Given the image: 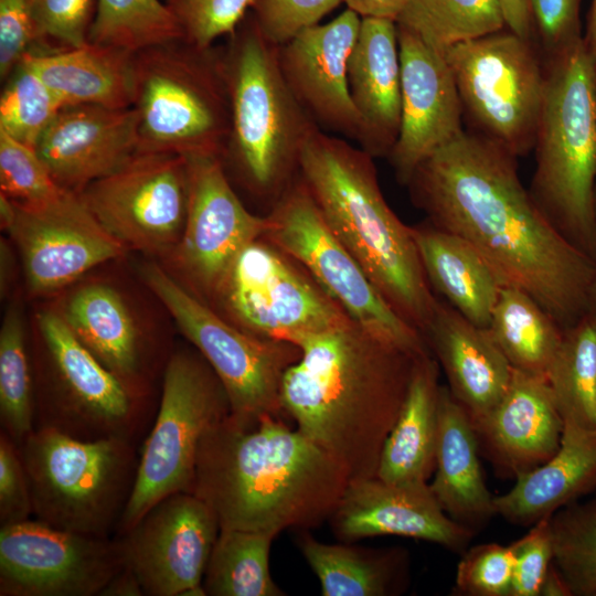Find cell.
Returning a JSON list of instances; mask_svg holds the SVG:
<instances>
[{"label":"cell","mask_w":596,"mask_h":596,"mask_svg":"<svg viewBox=\"0 0 596 596\" xmlns=\"http://www.w3.org/2000/svg\"><path fill=\"white\" fill-rule=\"evenodd\" d=\"M343 0H254L252 14L264 36L283 45L306 28L320 23Z\"/></svg>","instance_id":"bcb514c9"},{"label":"cell","mask_w":596,"mask_h":596,"mask_svg":"<svg viewBox=\"0 0 596 596\" xmlns=\"http://www.w3.org/2000/svg\"><path fill=\"white\" fill-rule=\"evenodd\" d=\"M61 316L93 355L135 395L147 400L150 363L128 306L113 287L89 284L65 301Z\"/></svg>","instance_id":"4316f807"},{"label":"cell","mask_w":596,"mask_h":596,"mask_svg":"<svg viewBox=\"0 0 596 596\" xmlns=\"http://www.w3.org/2000/svg\"><path fill=\"white\" fill-rule=\"evenodd\" d=\"M514 557L511 546L482 543L462 552L454 592L464 596H510Z\"/></svg>","instance_id":"f6af8a7d"},{"label":"cell","mask_w":596,"mask_h":596,"mask_svg":"<svg viewBox=\"0 0 596 596\" xmlns=\"http://www.w3.org/2000/svg\"><path fill=\"white\" fill-rule=\"evenodd\" d=\"M545 381L563 422L596 432V316L564 329Z\"/></svg>","instance_id":"e575fe53"},{"label":"cell","mask_w":596,"mask_h":596,"mask_svg":"<svg viewBox=\"0 0 596 596\" xmlns=\"http://www.w3.org/2000/svg\"><path fill=\"white\" fill-rule=\"evenodd\" d=\"M78 194L125 248L171 256L188 215V160L171 152H137Z\"/></svg>","instance_id":"9a60e30c"},{"label":"cell","mask_w":596,"mask_h":596,"mask_svg":"<svg viewBox=\"0 0 596 596\" xmlns=\"http://www.w3.org/2000/svg\"><path fill=\"white\" fill-rule=\"evenodd\" d=\"M579 4L581 0H530L533 25L538 29L547 57L583 39Z\"/></svg>","instance_id":"f907efd6"},{"label":"cell","mask_w":596,"mask_h":596,"mask_svg":"<svg viewBox=\"0 0 596 596\" xmlns=\"http://www.w3.org/2000/svg\"><path fill=\"white\" fill-rule=\"evenodd\" d=\"M596 488V432L564 422L557 451L494 496L496 513L518 525H533Z\"/></svg>","instance_id":"83f0119b"},{"label":"cell","mask_w":596,"mask_h":596,"mask_svg":"<svg viewBox=\"0 0 596 596\" xmlns=\"http://www.w3.org/2000/svg\"><path fill=\"white\" fill-rule=\"evenodd\" d=\"M540 596H572L567 583L553 562L543 579Z\"/></svg>","instance_id":"11a10c76"},{"label":"cell","mask_w":596,"mask_h":596,"mask_svg":"<svg viewBox=\"0 0 596 596\" xmlns=\"http://www.w3.org/2000/svg\"><path fill=\"white\" fill-rule=\"evenodd\" d=\"M35 150L62 189L79 193L138 152L136 115L131 107L65 105Z\"/></svg>","instance_id":"603a6c76"},{"label":"cell","mask_w":596,"mask_h":596,"mask_svg":"<svg viewBox=\"0 0 596 596\" xmlns=\"http://www.w3.org/2000/svg\"><path fill=\"white\" fill-rule=\"evenodd\" d=\"M220 530L211 508L181 491L159 500L114 538L143 596H206L202 583Z\"/></svg>","instance_id":"e0dca14e"},{"label":"cell","mask_w":596,"mask_h":596,"mask_svg":"<svg viewBox=\"0 0 596 596\" xmlns=\"http://www.w3.org/2000/svg\"><path fill=\"white\" fill-rule=\"evenodd\" d=\"M411 0H343L347 8L361 18L372 17L397 21Z\"/></svg>","instance_id":"f5cc1de1"},{"label":"cell","mask_w":596,"mask_h":596,"mask_svg":"<svg viewBox=\"0 0 596 596\" xmlns=\"http://www.w3.org/2000/svg\"><path fill=\"white\" fill-rule=\"evenodd\" d=\"M443 51L473 132L515 158L533 150L546 72L531 41L503 29Z\"/></svg>","instance_id":"7c38bea8"},{"label":"cell","mask_w":596,"mask_h":596,"mask_svg":"<svg viewBox=\"0 0 596 596\" xmlns=\"http://www.w3.org/2000/svg\"><path fill=\"white\" fill-rule=\"evenodd\" d=\"M140 276L216 374L235 423L248 428L267 416L284 418L281 383L301 356L297 345L230 323L157 264H143Z\"/></svg>","instance_id":"30bf717a"},{"label":"cell","mask_w":596,"mask_h":596,"mask_svg":"<svg viewBox=\"0 0 596 596\" xmlns=\"http://www.w3.org/2000/svg\"><path fill=\"white\" fill-rule=\"evenodd\" d=\"M373 160L345 138L317 129L301 152L299 177L331 231L384 299L423 332L438 297L426 277L412 226L387 204Z\"/></svg>","instance_id":"277c9868"},{"label":"cell","mask_w":596,"mask_h":596,"mask_svg":"<svg viewBox=\"0 0 596 596\" xmlns=\"http://www.w3.org/2000/svg\"><path fill=\"white\" fill-rule=\"evenodd\" d=\"M530 194L575 246L596 257V62L584 40L547 57Z\"/></svg>","instance_id":"8992f818"},{"label":"cell","mask_w":596,"mask_h":596,"mask_svg":"<svg viewBox=\"0 0 596 596\" xmlns=\"http://www.w3.org/2000/svg\"><path fill=\"white\" fill-rule=\"evenodd\" d=\"M267 217L269 226L263 238L300 265L354 322L415 356L430 353L422 332L391 307L331 231L300 177Z\"/></svg>","instance_id":"4fadbf2b"},{"label":"cell","mask_w":596,"mask_h":596,"mask_svg":"<svg viewBox=\"0 0 596 596\" xmlns=\"http://www.w3.org/2000/svg\"><path fill=\"white\" fill-rule=\"evenodd\" d=\"M550 519L538 521L510 545L514 557L510 596H540L543 579L553 562Z\"/></svg>","instance_id":"7dc6e473"},{"label":"cell","mask_w":596,"mask_h":596,"mask_svg":"<svg viewBox=\"0 0 596 596\" xmlns=\"http://www.w3.org/2000/svg\"><path fill=\"white\" fill-rule=\"evenodd\" d=\"M21 64L64 105L131 106L134 53L127 50L88 42L64 50H34Z\"/></svg>","instance_id":"f546056e"},{"label":"cell","mask_w":596,"mask_h":596,"mask_svg":"<svg viewBox=\"0 0 596 596\" xmlns=\"http://www.w3.org/2000/svg\"><path fill=\"white\" fill-rule=\"evenodd\" d=\"M594 274L588 294V309L587 311L596 316V257L594 259Z\"/></svg>","instance_id":"680465c9"},{"label":"cell","mask_w":596,"mask_h":596,"mask_svg":"<svg viewBox=\"0 0 596 596\" xmlns=\"http://www.w3.org/2000/svg\"><path fill=\"white\" fill-rule=\"evenodd\" d=\"M278 46L249 11L222 47L231 120L221 159L270 209L299 177L304 147L320 129L288 87Z\"/></svg>","instance_id":"5b68a950"},{"label":"cell","mask_w":596,"mask_h":596,"mask_svg":"<svg viewBox=\"0 0 596 596\" xmlns=\"http://www.w3.org/2000/svg\"><path fill=\"white\" fill-rule=\"evenodd\" d=\"M99 596H143V592L135 574L124 565Z\"/></svg>","instance_id":"db71d44e"},{"label":"cell","mask_w":596,"mask_h":596,"mask_svg":"<svg viewBox=\"0 0 596 596\" xmlns=\"http://www.w3.org/2000/svg\"><path fill=\"white\" fill-rule=\"evenodd\" d=\"M0 257H1V292H6L8 290V286L10 283V276L12 272V256L10 248L3 240H1V246H0Z\"/></svg>","instance_id":"9f6ffc18"},{"label":"cell","mask_w":596,"mask_h":596,"mask_svg":"<svg viewBox=\"0 0 596 596\" xmlns=\"http://www.w3.org/2000/svg\"><path fill=\"white\" fill-rule=\"evenodd\" d=\"M323 596H389L402 592L406 578L403 550H365L328 544L304 533L298 540Z\"/></svg>","instance_id":"d6a6232c"},{"label":"cell","mask_w":596,"mask_h":596,"mask_svg":"<svg viewBox=\"0 0 596 596\" xmlns=\"http://www.w3.org/2000/svg\"><path fill=\"white\" fill-rule=\"evenodd\" d=\"M360 24L361 17L347 8L278 46L283 75L301 107L321 130L356 143L361 124L350 96L348 64Z\"/></svg>","instance_id":"44dd1931"},{"label":"cell","mask_w":596,"mask_h":596,"mask_svg":"<svg viewBox=\"0 0 596 596\" xmlns=\"http://www.w3.org/2000/svg\"><path fill=\"white\" fill-rule=\"evenodd\" d=\"M0 424L19 446L34 430V381L20 307L11 305L0 329Z\"/></svg>","instance_id":"74e56055"},{"label":"cell","mask_w":596,"mask_h":596,"mask_svg":"<svg viewBox=\"0 0 596 596\" xmlns=\"http://www.w3.org/2000/svg\"><path fill=\"white\" fill-rule=\"evenodd\" d=\"M35 148L0 130V193L18 202H41L63 192Z\"/></svg>","instance_id":"b9f144b4"},{"label":"cell","mask_w":596,"mask_h":596,"mask_svg":"<svg viewBox=\"0 0 596 596\" xmlns=\"http://www.w3.org/2000/svg\"><path fill=\"white\" fill-rule=\"evenodd\" d=\"M275 245L259 238L235 258L214 298L236 327L299 345L351 319Z\"/></svg>","instance_id":"5bb4252c"},{"label":"cell","mask_w":596,"mask_h":596,"mask_svg":"<svg viewBox=\"0 0 596 596\" xmlns=\"http://www.w3.org/2000/svg\"><path fill=\"white\" fill-rule=\"evenodd\" d=\"M190 196L182 237L170 256L191 285L214 297L238 254L268 230L234 191L219 156H185Z\"/></svg>","instance_id":"d6986e66"},{"label":"cell","mask_w":596,"mask_h":596,"mask_svg":"<svg viewBox=\"0 0 596 596\" xmlns=\"http://www.w3.org/2000/svg\"><path fill=\"white\" fill-rule=\"evenodd\" d=\"M348 83L360 117L359 147L373 158H387L401 128V63L395 21L361 18L349 58Z\"/></svg>","instance_id":"484cf974"},{"label":"cell","mask_w":596,"mask_h":596,"mask_svg":"<svg viewBox=\"0 0 596 596\" xmlns=\"http://www.w3.org/2000/svg\"><path fill=\"white\" fill-rule=\"evenodd\" d=\"M63 106L49 86L20 64L4 81L0 97V130L35 148Z\"/></svg>","instance_id":"60d3db41"},{"label":"cell","mask_w":596,"mask_h":596,"mask_svg":"<svg viewBox=\"0 0 596 596\" xmlns=\"http://www.w3.org/2000/svg\"><path fill=\"white\" fill-rule=\"evenodd\" d=\"M177 39L180 28L159 0H98L88 41L135 53Z\"/></svg>","instance_id":"f35d334b"},{"label":"cell","mask_w":596,"mask_h":596,"mask_svg":"<svg viewBox=\"0 0 596 596\" xmlns=\"http://www.w3.org/2000/svg\"><path fill=\"white\" fill-rule=\"evenodd\" d=\"M396 24L440 50L507 26L499 0H411Z\"/></svg>","instance_id":"8d00e7d4"},{"label":"cell","mask_w":596,"mask_h":596,"mask_svg":"<svg viewBox=\"0 0 596 596\" xmlns=\"http://www.w3.org/2000/svg\"><path fill=\"white\" fill-rule=\"evenodd\" d=\"M43 363L34 381V429L79 440L120 437L141 443L152 422L135 395L77 339L60 312H39Z\"/></svg>","instance_id":"9c48e42d"},{"label":"cell","mask_w":596,"mask_h":596,"mask_svg":"<svg viewBox=\"0 0 596 596\" xmlns=\"http://www.w3.org/2000/svg\"><path fill=\"white\" fill-rule=\"evenodd\" d=\"M98 0H32L38 42L34 50L56 51L87 44Z\"/></svg>","instance_id":"7bdbcfd3"},{"label":"cell","mask_w":596,"mask_h":596,"mask_svg":"<svg viewBox=\"0 0 596 596\" xmlns=\"http://www.w3.org/2000/svg\"><path fill=\"white\" fill-rule=\"evenodd\" d=\"M299 349L300 359L283 377L286 415L339 462L350 481L376 477L421 356L375 338L352 319L310 337Z\"/></svg>","instance_id":"7a4b0ae2"},{"label":"cell","mask_w":596,"mask_h":596,"mask_svg":"<svg viewBox=\"0 0 596 596\" xmlns=\"http://www.w3.org/2000/svg\"><path fill=\"white\" fill-rule=\"evenodd\" d=\"M349 481L330 454L283 417L246 428L227 415L200 443L191 492L220 529L277 535L329 520Z\"/></svg>","instance_id":"3957f363"},{"label":"cell","mask_w":596,"mask_h":596,"mask_svg":"<svg viewBox=\"0 0 596 596\" xmlns=\"http://www.w3.org/2000/svg\"><path fill=\"white\" fill-rule=\"evenodd\" d=\"M433 290L472 323L487 328L502 281L467 241L425 222L412 226Z\"/></svg>","instance_id":"4dcf8cb0"},{"label":"cell","mask_w":596,"mask_h":596,"mask_svg":"<svg viewBox=\"0 0 596 596\" xmlns=\"http://www.w3.org/2000/svg\"><path fill=\"white\" fill-rule=\"evenodd\" d=\"M505 25L519 36L530 40L533 32V19L530 0H499Z\"/></svg>","instance_id":"816d5d0a"},{"label":"cell","mask_w":596,"mask_h":596,"mask_svg":"<svg viewBox=\"0 0 596 596\" xmlns=\"http://www.w3.org/2000/svg\"><path fill=\"white\" fill-rule=\"evenodd\" d=\"M401 128L387 159L406 185L417 166L462 128V105L444 51L397 24Z\"/></svg>","instance_id":"ffe728a7"},{"label":"cell","mask_w":596,"mask_h":596,"mask_svg":"<svg viewBox=\"0 0 596 596\" xmlns=\"http://www.w3.org/2000/svg\"><path fill=\"white\" fill-rule=\"evenodd\" d=\"M130 107L138 152L222 158L231 120L222 47L177 39L135 52Z\"/></svg>","instance_id":"52a82bcc"},{"label":"cell","mask_w":596,"mask_h":596,"mask_svg":"<svg viewBox=\"0 0 596 596\" xmlns=\"http://www.w3.org/2000/svg\"><path fill=\"white\" fill-rule=\"evenodd\" d=\"M486 329L512 369L545 379L565 328L528 292L502 286Z\"/></svg>","instance_id":"836d02e7"},{"label":"cell","mask_w":596,"mask_h":596,"mask_svg":"<svg viewBox=\"0 0 596 596\" xmlns=\"http://www.w3.org/2000/svg\"><path fill=\"white\" fill-rule=\"evenodd\" d=\"M274 533L221 529L204 577L206 596H283L269 570Z\"/></svg>","instance_id":"d590c367"},{"label":"cell","mask_w":596,"mask_h":596,"mask_svg":"<svg viewBox=\"0 0 596 596\" xmlns=\"http://www.w3.org/2000/svg\"><path fill=\"white\" fill-rule=\"evenodd\" d=\"M18 448L33 519L68 532L115 536L134 490L140 443L120 437L79 440L35 428Z\"/></svg>","instance_id":"ba28073f"},{"label":"cell","mask_w":596,"mask_h":596,"mask_svg":"<svg viewBox=\"0 0 596 596\" xmlns=\"http://www.w3.org/2000/svg\"><path fill=\"white\" fill-rule=\"evenodd\" d=\"M124 567L117 540L35 519L0 528V596H99Z\"/></svg>","instance_id":"2e32d148"},{"label":"cell","mask_w":596,"mask_h":596,"mask_svg":"<svg viewBox=\"0 0 596 596\" xmlns=\"http://www.w3.org/2000/svg\"><path fill=\"white\" fill-rule=\"evenodd\" d=\"M227 415V395L202 354L172 352L163 369L158 409L141 444L134 490L115 535L159 500L192 491L200 443Z\"/></svg>","instance_id":"8fae6325"},{"label":"cell","mask_w":596,"mask_h":596,"mask_svg":"<svg viewBox=\"0 0 596 596\" xmlns=\"http://www.w3.org/2000/svg\"><path fill=\"white\" fill-rule=\"evenodd\" d=\"M471 419L449 389L440 386L436 466L430 491L456 522L472 530L493 515L494 496L487 487Z\"/></svg>","instance_id":"f1b7e54d"},{"label":"cell","mask_w":596,"mask_h":596,"mask_svg":"<svg viewBox=\"0 0 596 596\" xmlns=\"http://www.w3.org/2000/svg\"><path fill=\"white\" fill-rule=\"evenodd\" d=\"M553 563L572 596H596V498L573 502L550 519Z\"/></svg>","instance_id":"ab89813d"},{"label":"cell","mask_w":596,"mask_h":596,"mask_svg":"<svg viewBox=\"0 0 596 596\" xmlns=\"http://www.w3.org/2000/svg\"><path fill=\"white\" fill-rule=\"evenodd\" d=\"M329 520L343 543L398 535L462 553L475 535L441 509L428 482L393 483L379 477L349 481Z\"/></svg>","instance_id":"7402d4cb"},{"label":"cell","mask_w":596,"mask_h":596,"mask_svg":"<svg viewBox=\"0 0 596 596\" xmlns=\"http://www.w3.org/2000/svg\"><path fill=\"white\" fill-rule=\"evenodd\" d=\"M38 42L32 0H0V78L3 83Z\"/></svg>","instance_id":"c3c4849f"},{"label":"cell","mask_w":596,"mask_h":596,"mask_svg":"<svg viewBox=\"0 0 596 596\" xmlns=\"http://www.w3.org/2000/svg\"><path fill=\"white\" fill-rule=\"evenodd\" d=\"M439 364L432 353L415 361L397 419L382 449L377 475L393 483L428 482L436 466Z\"/></svg>","instance_id":"1f68e13d"},{"label":"cell","mask_w":596,"mask_h":596,"mask_svg":"<svg viewBox=\"0 0 596 596\" xmlns=\"http://www.w3.org/2000/svg\"><path fill=\"white\" fill-rule=\"evenodd\" d=\"M13 202L15 214L7 232L19 249L33 295L55 292L126 249L78 193L64 190L41 202Z\"/></svg>","instance_id":"ac0fdd59"},{"label":"cell","mask_w":596,"mask_h":596,"mask_svg":"<svg viewBox=\"0 0 596 596\" xmlns=\"http://www.w3.org/2000/svg\"><path fill=\"white\" fill-rule=\"evenodd\" d=\"M584 40L596 62V0L592 1L590 10L588 13L586 34L584 35Z\"/></svg>","instance_id":"6f0895ef"},{"label":"cell","mask_w":596,"mask_h":596,"mask_svg":"<svg viewBox=\"0 0 596 596\" xmlns=\"http://www.w3.org/2000/svg\"><path fill=\"white\" fill-rule=\"evenodd\" d=\"M33 517V504L19 448L0 433V525L17 524Z\"/></svg>","instance_id":"681fc988"},{"label":"cell","mask_w":596,"mask_h":596,"mask_svg":"<svg viewBox=\"0 0 596 596\" xmlns=\"http://www.w3.org/2000/svg\"><path fill=\"white\" fill-rule=\"evenodd\" d=\"M472 426L480 450L503 476L517 479L557 451L564 422L545 379L513 369L502 398Z\"/></svg>","instance_id":"cb8c5ba5"},{"label":"cell","mask_w":596,"mask_h":596,"mask_svg":"<svg viewBox=\"0 0 596 596\" xmlns=\"http://www.w3.org/2000/svg\"><path fill=\"white\" fill-rule=\"evenodd\" d=\"M422 333L446 375L447 387L471 422L488 414L507 392L513 373L488 330L437 298Z\"/></svg>","instance_id":"d4e9b609"},{"label":"cell","mask_w":596,"mask_h":596,"mask_svg":"<svg viewBox=\"0 0 596 596\" xmlns=\"http://www.w3.org/2000/svg\"><path fill=\"white\" fill-rule=\"evenodd\" d=\"M254 0H164L182 39L199 47L230 36L252 9Z\"/></svg>","instance_id":"ee69618b"},{"label":"cell","mask_w":596,"mask_h":596,"mask_svg":"<svg viewBox=\"0 0 596 596\" xmlns=\"http://www.w3.org/2000/svg\"><path fill=\"white\" fill-rule=\"evenodd\" d=\"M406 187L427 222L467 241L503 286L528 292L563 328L587 312L594 258L546 219L501 146L464 130L421 162Z\"/></svg>","instance_id":"6da1fadb"}]
</instances>
